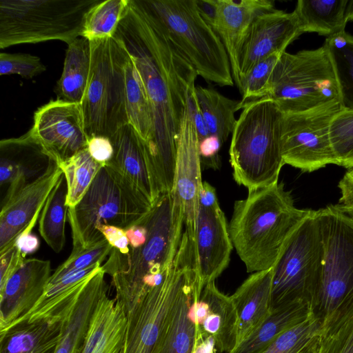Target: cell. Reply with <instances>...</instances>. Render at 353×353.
<instances>
[{"instance_id": "1", "label": "cell", "mask_w": 353, "mask_h": 353, "mask_svg": "<svg viewBox=\"0 0 353 353\" xmlns=\"http://www.w3.org/2000/svg\"><path fill=\"white\" fill-rule=\"evenodd\" d=\"M113 37L129 53L148 99L152 133L143 145L150 173L161 194L172 192L179 131L198 74L145 0H129Z\"/></svg>"}, {"instance_id": "2", "label": "cell", "mask_w": 353, "mask_h": 353, "mask_svg": "<svg viewBox=\"0 0 353 353\" xmlns=\"http://www.w3.org/2000/svg\"><path fill=\"white\" fill-rule=\"evenodd\" d=\"M141 223L147 229L144 244L130 247L127 254L112 248L101 265L105 273L112 276L115 299L125 314L148 290L163 281L176 254L184 219L172 192L161 194Z\"/></svg>"}, {"instance_id": "3", "label": "cell", "mask_w": 353, "mask_h": 353, "mask_svg": "<svg viewBox=\"0 0 353 353\" xmlns=\"http://www.w3.org/2000/svg\"><path fill=\"white\" fill-rule=\"evenodd\" d=\"M297 208L282 182L248 190L234 202L228 225L233 247L248 272L275 264L288 240L311 213Z\"/></svg>"}, {"instance_id": "4", "label": "cell", "mask_w": 353, "mask_h": 353, "mask_svg": "<svg viewBox=\"0 0 353 353\" xmlns=\"http://www.w3.org/2000/svg\"><path fill=\"white\" fill-rule=\"evenodd\" d=\"M283 113L271 99L245 104L232 132L230 162L234 181L248 190L279 181Z\"/></svg>"}, {"instance_id": "5", "label": "cell", "mask_w": 353, "mask_h": 353, "mask_svg": "<svg viewBox=\"0 0 353 353\" xmlns=\"http://www.w3.org/2000/svg\"><path fill=\"white\" fill-rule=\"evenodd\" d=\"M152 204L117 170L103 165L80 201L68 208L72 249L88 248L105 239L102 225L123 230L140 224Z\"/></svg>"}, {"instance_id": "6", "label": "cell", "mask_w": 353, "mask_h": 353, "mask_svg": "<svg viewBox=\"0 0 353 353\" xmlns=\"http://www.w3.org/2000/svg\"><path fill=\"white\" fill-rule=\"evenodd\" d=\"M193 245L182 236L163 281L151 288L127 316L121 353H158L186 286L197 276Z\"/></svg>"}, {"instance_id": "7", "label": "cell", "mask_w": 353, "mask_h": 353, "mask_svg": "<svg viewBox=\"0 0 353 353\" xmlns=\"http://www.w3.org/2000/svg\"><path fill=\"white\" fill-rule=\"evenodd\" d=\"M101 0H0V48L83 37L89 11Z\"/></svg>"}, {"instance_id": "8", "label": "cell", "mask_w": 353, "mask_h": 353, "mask_svg": "<svg viewBox=\"0 0 353 353\" xmlns=\"http://www.w3.org/2000/svg\"><path fill=\"white\" fill-rule=\"evenodd\" d=\"M145 1L199 76L219 86L234 85L227 52L196 0Z\"/></svg>"}, {"instance_id": "9", "label": "cell", "mask_w": 353, "mask_h": 353, "mask_svg": "<svg viewBox=\"0 0 353 353\" xmlns=\"http://www.w3.org/2000/svg\"><path fill=\"white\" fill-rule=\"evenodd\" d=\"M266 98L272 99L283 114L341 103L334 66L325 46L294 54L283 52L274 69Z\"/></svg>"}, {"instance_id": "10", "label": "cell", "mask_w": 353, "mask_h": 353, "mask_svg": "<svg viewBox=\"0 0 353 353\" xmlns=\"http://www.w3.org/2000/svg\"><path fill=\"white\" fill-rule=\"evenodd\" d=\"M323 244L315 210L292 233L272 267V309L295 301L317 305Z\"/></svg>"}, {"instance_id": "11", "label": "cell", "mask_w": 353, "mask_h": 353, "mask_svg": "<svg viewBox=\"0 0 353 353\" xmlns=\"http://www.w3.org/2000/svg\"><path fill=\"white\" fill-rule=\"evenodd\" d=\"M90 73L81 103L88 138L110 139L129 123L123 77L112 38L90 41Z\"/></svg>"}, {"instance_id": "12", "label": "cell", "mask_w": 353, "mask_h": 353, "mask_svg": "<svg viewBox=\"0 0 353 353\" xmlns=\"http://www.w3.org/2000/svg\"><path fill=\"white\" fill-rule=\"evenodd\" d=\"M315 212L324 250L316 314L323 320L353 296V219L335 205Z\"/></svg>"}, {"instance_id": "13", "label": "cell", "mask_w": 353, "mask_h": 353, "mask_svg": "<svg viewBox=\"0 0 353 353\" xmlns=\"http://www.w3.org/2000/svg\"><path fill=\"white\" fill-rule=\"evenodd\" d=\"M341 108V103L336 102L305 112L283 114L281 148L284 163L307 172L330 164L338 165L330 128Z\"/></svg>"}, {"instance_id": "14", "label": "cell", "mask_w": 353, "mask_h": 353, "mask_svg": "<svg viewBox=\"0 0 353 353\" xmlns=\"http://www.w3.org/2000/svg\"><path fill=\"white\" fill-rule=\"evenodd\" d=\"M62 174L50 158L46 169L34 179H21L10 184L0 212V256L14 246L21 234L31 232Z\"/></svg>"}, {"instance_id": "15", "label": "cell", "mask_w": 353, "mask_h": 353, "mask_svg": "<svg viewBox=\"0 0 353 353\" xmlns=\"http://www.w3.org/2000/svg\"><path fill=\"white\" fill-rule=\"evenodd\" d=\"M30 130L58 165L88 146L89 138L78 103L51 100L35 111Z\"/></svg>"}, {"instance_id": "16", "label": "cell", "mask_w": 353, "mask_h": 353, "mask_svg": "<svg viewBox=\"0 0 353 353\" xmlns=\"http://www.w3.org/2000/svg\"><path fill=\"white\" fill-rule=\"evenodd\" d=\"M202 182L199 139L188 101L179 131L172 193L181 205L185 231L192 243L195 237L199 209V192Z\"/></svg>"}, {"instance_id": "17", "label": "cell", "mask_w": 353, "mask_h": 353, "mask_svg": "<svg viewBox=\"0 0 353 353\" xmlns=\"http://www.w3.org/2000/svg\"><path fill=\"white\" fill-rule=\"evenodd\" d=\"M300 34L298 20L294 12H285L274 9L256 17L250 28L241 52L240 83L254 65L272 54L285 52L289 44Z\"/></svg>"}, {"instance_id": "18", "label": "cell", "mask_w": 353, "mask_h": 353, "mask_svg": "<svg viewBox=\"0 0 353 353\" xmlns=\"http://www.w3.org/2000/svg\"><path fill=\"white\" fill-rule=\"evenodd\" d=\"M196 270L202 288L228 267L232 250L228 224L220 206H199L193 242Z\"/></svg>"}, {"instance_id": "19", "label": "cell", "mask_w": 353, "mask_h": 353, "mask_svg": "<svg viewBox=\"0 0 353 353\" xmlns=\"http://www.w3.org/2000/svg\"><path fill=\"white\" fill-rule=\"evenodd\" d=\"M51 275L50 261L26 259L0 288V332L30 312L43 296Z\"/></svg>"}, {"instance_id": "20", "label": "cell", "mask_w": 353, "mask_h": 353, "mask_svg": "<svg viewBox=\"0 0 353 353\" xmlns=\"http://www.w3.org/2000/svg\"><path fill=\"white\" fill-rule=\"evenodd\" d=\"M215 11L208 24L222 41L229 57L232 78L240 84L239 61L245 38L254 19L275 9L270 0H214Z\"/></svg>"}, {"instance_id": "21", "label": "cell", "mask_w": 353, "mask_h": 353, "mask_svg": "<svg viewBox=\"0 0 353 353\" xmlns=\"http://www.w3.org/2000/svg\"><path fill=\"white\" fill-rule=\"evenodd\" d=\"M196 330L212 337L218 353H230L236 346L238 317L231 296L222 293L212 281L203 286L194 301Z\"/></svg>"}, {"instance_id": "22", "label": "cell", "mask_w": 353, "mask_h": 353, "mask_svg": "<svg viewBox=\"0 0 353 353\" xmlns=\"http://www.w3.org/2000/svg\"><path fill=\"white\" fill-rule=\"evenodd\" d=\"M105 274L101 266L68 303L54 353H81L95 308L108 293Z\"/></svg>"}, {"instance_id": "23", "label": "cell", "mask_w": 353, "mask_h": 353, "mask_svg": "<svg viewBox=\"0 0 353 353\" xmlns=\"http://www.w3.org/2000/svg\"><path fill=\"white\" fill-rule=\"evenodd\" d=\"M110 139L114 152L105 165L125 177L153 205L161 194L150 173L139 136L128 123Z\"/></svg>"}, {"instance_id": "24", "label": "cell", "mask_w": 353, "mask_h": 353, "mask_svg": "<svg viewBox=\"0 0 353 353\" xmlns=\"http://www.w3.org/2000/svg\"><path fill=\"white\" fill-rule=\"evenodd\" d=\"M74 296L52 315L21 321L0 332V353H54L67 306Z\"/></svg>"}, {"instance_id": "25", "label": "cell", "mask_w": 353, "mask_h": 353, "mask_svg": "<svg viewBox=\"0 0 353 353\" xmlns=\"http://www.w3.org/2000/svg\"><path fill=\"white\" fill-rule=\"evenodd\" d=\"M272 278V268L254 272L230 296L238 317L236 347L248 338L270 314Z\"/></svg>"}, {"instance_id": "26", "label": "cell", "mask_w": 353, "mask_h": 353, "mask_svg": "<svg viewBox=\"0 0 353 353\" xmlns=\"http://www.w3.org/2000/svg\"><path fill=\"white\" fill-rule=\"evenodd\" d=\"M126 327L123 308L108 293L104 294L92 314L81 353H121Z\"/></svg>"}, {"instance_id": "27", "label": "cell", "mask_w": 353, "mask_h": 353, "mask_svg": "<svg viewBox=\"0 0 353 353\" xmlns=\"http://www.w3.org/2000/svg\"><path fill=\"white\" fill-rule=\"evenodd\" d=\"M0 184L12 183L44 171L50 158L29 130L17 138L0 141Z\"/></svg>"}, {"instance_id": "28", "label": "cell", "mask_w": 353, "mask_h": 353, "mask_svg": "<svg viewBox=\"0 0 353 353\" xmlns=\"http://www.w3.org/2000/svg\"><path fill=\"white\" fill-rule=\"evenodd\" d=\"M112 46L122 73L129 123L143 143H145L152 133V117L144 85L124 46L114 37H112Z\"/></svg>"}, {"instance_id": "29", "label": "cell", "mask_w": 353, "mask_h": 353, "mask_svg": "<svg viewBox=\"0 0 353 353\" xmlns=\"http://www.w3.org/2000/svg\"><path fill=\"white\" fill-rule=\"evenodd\" d=\"M315 313V307L305 301H295L273 308L263 323L230 353H262L282 334Z\"/></svg>"}, {"instance_id": "30", "label": "cell", "mask_w": 353, "mask_h": 353, "mask_svg": "<svg viewBox=\"0 0 353 353\" xmlns=\"http://www.w3.org/2000/svg\"><path fill=\"white\" fill-rule=\"evenodd\" d=\"M90 41L83 37L68 44L61 75L57 83V99L80 103L90 73Z\"/></svg>"}, {"instance_id": "31", "label": "cell", "mask_w": 353, "mask_h": 353, "mask_svg": "<svg viewBox=\"0 0 353 353\" xmlns=\"http://www.w3.org/2000/svg\"><path fill=\"white\" fill-rule=\"evenodd\" d=\"M348 0H299L294 12L301 33L333 36L345 31Z\"/></svg>"}, {"instance_id": "32", "label": "cell", "mask_w": 353, "mask_h": 353, "mask_svg": "<svg viewBox=\"0 0 353 353\" xmlns=\"http://www.w3.org/2000/svg\"><path fill=\"white\" fill-rule=\"evenodd\" d=\"M201 290L197 276L183 290L158 353H192L196 336L192 305Z\"/></svg>"}, {"instance_id": "33", "label": "cell", "mask_w": 353, "mask_h": 353, "mask_svg": "<svg viewBox=\"0 0 353 353\" xmlns=\"http://www.w3.org/2000/svg\"><path fill=\"white\" fill-rule=\"evenodd\" d=\"M194 94L210 135L218 137L223 143L234 130L237 120L235 113L241 109L240 101L201 85L195 86Z\"/></svg>"}, {"instance_id": "34", "label": "cell", "mask_w": 353, "mask_h": 353, "mask_svg": "<svg viewBox=\"0 0 353 353\" xmlns=\"http://www.w3.org/2000/svg\"><path fill=\"white\" fill-rule=\"evenodd\" d=\"M67 195V182L63 173L48 196L39 217L40 234L56 253L60 252L65 243Z\"/></svg>"}, {"instance_id": "35", "label": "cell", "mask_w": 353, "mask_h": 353, "mask_svg": "<svg viewBox=\"0 0 353 353\" xmlns=\"http://www.w3.org/2000/svg\"><path fill=\"white\" fill-rule=\"evenodd\" d=\"M319 353H353V296L323 320Z\"/></svg>"}, {"instance_id": "36", "label": "cell", "mask_w": 353, "mask_h": 353, "mask_svg": "<svg viewBox=\"0 0 353 353\" xmlns=\"http://www.w3.org/2000/svg\"><path fill=\"white\" fill-rule=\"evenodd\" d=\"M324 45L334 66L341 107L353 110V37L343 31L327 37Z\"/></svg>"}, {"instance_id": "37", "label": "cell", "mask_w": 353, "mask_h": 353, "mask_svg": "<svg viewBox=\"0 0 353 353\" xmlns=\"http://www.w3.org/2000/svg\"><path fill=\"white\" fill-rule=\"evenodd\" d=\"M68 186L66 204L74 207L82 199L98 172L103 166L83 149L59 165Z\"/></svg>"}, {"instance_id": "38", "label": "cell", "mask_w": 353, "mask_h": 353, "mask_svg": "<svg viewBox=\"0 0 353 353\" xmlns=\"http://www.w3.org/2000/svg\"><path fill=\"white\" fill-rule=\"evenodd\" d=\"M322 324L315 313L282 334L262 353H319Z\"/></svg>"}, {"instance_id": "39", "label": "cell", "mask_w": 353, "mask_h": 353, "mask_svg": "<svg viewBox=\"0 0 353 353\" xmlns=\"http://www.w3.org/2000/svg\"><path fill=\"white\" fill-rule=\"evenodd\" d=\"M129 0H105L88 12L83 37L89 41L112 38L123 19Z\"/></svg>"}, {"instance_id": "40", "label": "cell", "mask_w": 353, "mask_h": 353, "mask_svg": "<svg viewBox=\"0 0 353 353\" xmlns=\"http://www.w3.org/2000/svg\"><path fill=\"white\" fill-rule=\"evenodd\" d=\"M281 54H272L259 61L241 79L238 88L242 96L241 109L248 103L268 96L273 71Z\"/></svg>"}, {"instance_id": "41", "label": "cell", "mask_w": 353, "mask_h": 353, "mask_svg": "<svg viewBox=\"0 0 353 353\" xmlns=\"http://www.w3.org/2000/svg\"><path fill=\"white\" fill-rule=\"evenodd\" d=\"M330 137L338 165L353 168V110L341 108L332 120Z\"/></svg>"}, {"instance_id": "42", "label": "cell", "mask_w": 353, "mask_h": 353, "mask_svg": "<svg viewBox=\"0 0 353 353\" xmlns=\"http://www.w3.org/2000/svg\"><path fill=\"white\" fill-rule=\"evenodd\" d=\"M112 248L105 239L88 248L72 249L68 259L52 274L48 283H53L69 274L97 264L101 265Z\"/></svg>"}, {"instance_id": "43", "label": "cell", "mask_w": 353, "mask_h": 353, "mask_svg": "<svg viewBox=\"0 0 353 353\" xmlns=\"http://www.w3.org/2000/svg\"><path fill=\"white\" fill-rule=\"evenodd\" d=\"M46 70L39 57L25 53H0V75L19 74L32 79Z\"/></svg>"}, {"instance_id": "44", "label": "cell", "mask_w": 353, "mask_h": 353, "mask_svg": "<svg viewBox=\"0 0 353 353\" xmlns=\"http://www.w3.org/2000/svg\"><path fill=\"white\" fill-rule=\"evenodd\" d=\"M223 144L221 140L216 136L209 135L199 141V152L201 166L217 168H219V152Z\"/></svg>"}, {"instance_id": "45", "label": "cell", "mask_w": 353, "mask_h": 353, "mask_svg": "<svg viewBox=\"0 0 353 353\" xmlns=\"http://www.w3.org/2000/svg\"><path fill=\"white\" fill-rule=\"evenodd\" d=\"M25 260L26 256L15 245L0 256V288L6 284Z\"/></svg>"}, {"instance_id": "46", "label": "cell", "mask_w": 353, "mask_h": 353, "mask_svg": "<svg viewBox=\"0 0 353 353\" xmlns=\"http://www.w3.org/2000/svg\"><path fill=\"white\" fill-rule=\"evenodd\" d=\"M87 148L92 157L103 165H106L112 158L113 146L108 137L103 136L90 137Z\"/></svg>"}, {"instance_id": "47", "label": "cell", "mask_w": 353, "mask_h": 353, "mask_svg": "<svg viewBox=\"0 0 353 353\" xmlns=\"http://www.w3.org/2000/svg\"><path fill=\"white\" fill-rule=\"evenodd\" d=\"M110 245L123 254L130 251V243L125 231L113 225H102L99 229Z\"/></svg>"}, {"instance_id": "48", "label": "cell", "mask_w": 353, "mask_h": 353, "mask_svg": "<svg viewBox=\"0 0 353 353\" xmlns=\"http://www.w3.org/2000/svg\"><path fill=\"white\" fill-rule=\"evenodd\" d=\"M188 106L192 112L194 123L196 128L199 141L210 135L208 127L199 107L194 89L188 97Z\"/></svg>"}, {"instance_id": "49", "label": "cell", "mask_w": 353, "mask_h": 353, "mask_svg": "<svg viewBox=\"0 0 353 353\" xmlns=\"http://www.w3.org/2000/svg\"><path fill=\"white\" fill-rule=\"evenodd\" d=\"M338 187L341 192L339 204L353 205V168L345 172Z\"/></svg>"}, {"instance_id": "50", "label": "cell", "mask_w": 353, "mask_h": 353, "mask_svg": "<svg viewBox=\"0 0 353 353\" xmlns=\"http://www.w3.org/2000/svg\"><path fill=\"white\" fill-rule=\"evenodd\" d=\"M199 206L212 208L219 206L215 188L207 181H203L199 192Z\"/></svg>"}, {"instance_id": "51", "label": "cell", "mask_w": 353, "mask_h": 353, "mask_svg": "<svg viewBox=\"0 0 353 353\" xmlns=\"http://www.w3.org/2000/svg\"><path fill=\"white\" fill-rule=\"evenodd\" d=\"M15 245L25 256L35 252L39 248V240L31 232H24L17 239Z\"/></svg>"}, {"instance_id": "52", "label": "cell", "mask_w": 353, "mask_h": 353, "mask_svg": "<svg viewBox=\"0 0 353 353\" xmlns=\"http://www.w3.org/2000/svg\"><path fill=\"white\" fill-rule=\"evenodd\" d=\"M214 341L210 336L196 330L194 347L192 353H216Z\"/></svg>"}, {"instance_id": "53", "label": "cell", "mask_w": 353, "mask_h": 353, "mask_svg": "<svg viewBox=\"0 0 353 353\" xmlns=\"http://www.w3.org/2000/svg\"><path fill=\"white\" fill-rule=\"evenodd\" d=\"M125 231L130 248H139L146 241L147 229L143 223L133 225Z\"/></svg>"}, {"instance_id": "54", "label": "cell", "mask_w": 353, "mask_h": 353, "mask_svg": "<svg viewBox=\"0 0 353 353\" xmlns=\"http://www.w3.org/2000/svg\"><path fill=\"white\" fill-rule=\"evenodd\" d=\"M336 207L345 215L353 219V205L336 204Z\"/></svg>"}, {"instance_id": "55", "label": "cell", "mask_w": 353, "mask_h": 353, "mask_svg": "<svg viewBox=\"0 0 353 353\" xmlns=\"http://www.w3.org/2000/svg\"><path fill=\"white\" fill-rule=\"evenodd\" d=\"M345 19L347 22L353 21V0H348L345 11Z\"/></svg>"}]
</instances>
